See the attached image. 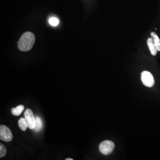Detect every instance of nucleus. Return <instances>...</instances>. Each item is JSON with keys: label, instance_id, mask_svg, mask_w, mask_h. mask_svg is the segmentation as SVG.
<instances>
[{"label": "nucleus", "instance_id": "nucleus-1", "mask_svg": "<svg viewBox=\"0 0 160 160\" xmlns=\"http://www.w3.org/2000/svg\"><path fill=\"white\" fill-rule=\"evenodd\" d=\"M35 40V38L33 33L30 32H25L18 42V49L22 51H29L33 47Z\"/></svg>", "mask_w": 160, "mask_h": 160}, {"label": "nucleus", "instance_id": "nucleus-2", "mask_svg": "<svg viewBox=\"0 0 160 160\" xmlns=\"http://www.w3.org/2000/svg\"><path fill=\"white\" fill-rule=\"evenodd\" d=\"M114 147V143L113 142L109 140H106L100 143L99 149L101 153L107 155L112 152Z\"/></svg>", "mask_w": 160, "mask_h": 160}, {"label": "nucleus", "instance_id": "nucleus-3", "mask_svg": "<svg viewBox=\"0 0 160 160\" xmlns=\"http://www.w3.org/2000/svg\"><path fill=\"white\" fill-rule=\"evenodd\" d=\"M141 80L143 85L149 88L154 86L155 81L152 75L149 71H144L141 73Z\"/></svg>", "mask_w": 160, "mask_h": 160}, {"label": "nucleus", "instance_id": "nucleus-4", "mask_svg": "<svg viewBox=\"0 0 160 160\" xmlns=\"http://www.w3.org/2000/svg\"><path fill=\"white\" fill-rule=\"evenodd\" d=\"M13 138V136L11 130L7 126L4 125L0 126V139L6 142L11 141Z\"/></svg>", "mask_w": 160, "mask_h": 160}, {"label": "nucleus", "instance_id": "nucleus-5", "mask_svg": "<svg viewBox=\"0 0 160 160\" xmlns=\"http://www.w3.org/2000/svg\"><path fill=\"white\" fill-rule=\"evenodd\" d=\"M24 115L28 128L30 129H34L36 126V120L32 110L27 109L24 113Z\"/></svg>", "mask_w": 160, "mask_h": 160}, {"label": "nucleus", "instance_id": "nucleus-6", "mask_svg": "<svg viewBox=\"0 0 160 160\" xmlns=\"http://www.w3.org/2000/svg\"><path fill=\"white\" fill-rule=\"evenodd\" d=\"M147 44L150 52V53L152 56H156L158 53V49L156 47L153 40L151 38H148L147 40Z\"/></svg>", "mask_w": 160, "mask_h": 160}, {"label": "nucleus", "instance_id": "nucleus-7", "mask_svg": "<svg viewBox=\"0 0 160 160\" xmlns=\"http://www.w3.org/2000/svg\"><path fill=\"white\" fill-rule=\"evenodd\" d=\"M152 38L153 40L156 47L158 51H160V39L158 35L155 32H151L150 33Z\"/></svg>", "mask_w": 160, "mask_h": 160}, {"label": "nucleus", "instance_id": "nucleus-8", "mask_svg": "<svg viewBox=\"0 0 160 160\" xmlns=\"http://www.w3.org/2000/svg\"><path fill=\"white\" fill-rule=\"evenodd\" d=\"M24 109V106L21 105L18 106L16 108H12L11 109L12 114L14 116H19L22 112Z\"/></svg>", "mask_w": 160, "mask_h": 160}, {"label": "nucleus", "instance_id": "nucleus-9", "mask_svg": "<svg viewBox=\"0 0 160 160\" xmlns=\"http://www.w3.org/2000/svg\"><path fill=\"white\" fill-rule=\"evenodd\" d=\"M36 126L34 129V130L37 132L41 131L43 126L42 121L41 118L39 117L36 116L35 117Z\"/></svg>", "mask_w": 160, "mask_h": 160}, {"label": "nucleus", "instance_id": "nucleus-10", "mask_svg": "<svg viewBox=\"0 0 160 160\" xmlns=\"http://www.w3.org/2000/svg\"><path fill=\"white\" fill-rule=\"evenodd\" d=\"M18 125L20 129L23 131H26L27 127H28L26 120L24 118H21V119L19 120Z\"/></svg>", "mask_w": 160, "mask_h": 160}, {"label": "nucleus", "instance_id": "nucleus-11", "mask_svg": "<svg viewBox=\"0 0 160 160\" xmlns=\"http://www.w3.org/2000/svg\"><path fill=\"white\" fill-rule=\"evenodd\" d=\"M49 22L52 26H56L59 23V21L57 18L52 17L50 18L49 20Z\"/></svg>", "mask_w": 160, "mask_h": 160}, {"label": "nucleus", "instance_id": "nucleus-12", "mask_svg": "<svg viewBox=\"0 0 160 160\" xmlns=\"http://www.w3.org/2000/svg\"><path fill=\"white\" fill-rule=\"evenodd\" d=\"M6 153V149L5 146L2 144L0 145V158L4 157Z\"/></svg>", "mask_w": 160, "mask_h": 160}, {"label": "nucleus", "instance_id": "nucleus-13", "mask_svg": "<svg viewBox=\"0 0 160 160\" xmlns=\"http://www.w3.org/2000/svg\"><path fill=\"white\" fill-rule=\"evenodd\" d=\"M66 160H73L72 159L70 158H66Z\"/></svg>", "mask_w": 160, "mask_h": 160}]
</instances>
